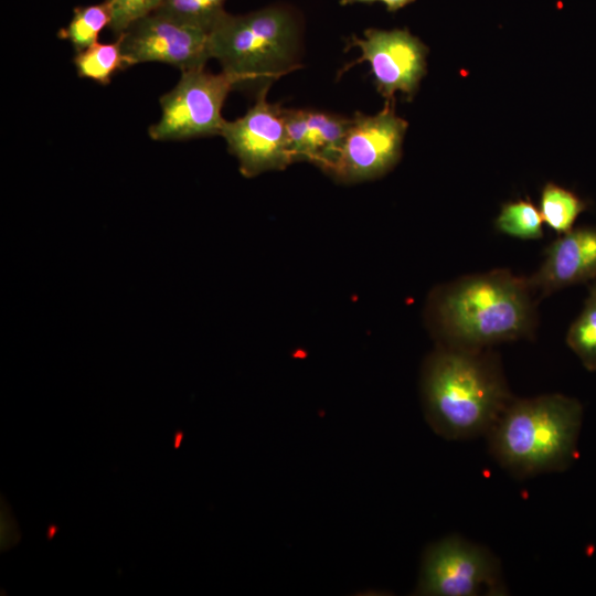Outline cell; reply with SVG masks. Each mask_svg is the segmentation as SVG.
<instances>
[{
	"label": "cell",
	"mask_w": 596,
	"mask_h": 596,
	"mask_svg": "<svg viewBox=\"0 0 596 596\" xmlns=\"http://www.w3.org/2000/svg\"><path fill=\"white\" fill-rule=\"evenodd\" d=\"M529 279L508 270L465 276L443 287L432 315L445 345L469 350L529 338L536 324Z\"/></svg>",
	"instance_id": "6da1fadb"
},
{
	"label": "cell",
	"mask_w": 596,
	"mask_h": 596,
	"mask_svg": "<svg viewBox=\"0 0 596 596\" xmlns=\"http://www.w3.org/2000/svg\"><path fill=\"white\" fill-rule=\"evenodd\" d=\"M423 398L429 424L448 439L488 434L512 401L492 355L447 345L426 362Z\"/></svg>",
	"instance_id": "7a4b0ae2"
},
{
	"label": "cell",
	"mask_w": 596,
	"mask_h": 596,
	"mask_svg": "<svg viewBox=\"0 0 596 596\" xmlns=\"http://www.w3.org/2000/svg\"><path fill=\"white\" fill-rule=\"evenodd\" d=\"M210 57L232 76L235 89L255 95L300 66V31L295 15L281 7L245 14L225 12L210 31Z\"/></svg>",
	"instance_id": "3957f363"
},
{
	"label": "cell",
	"mask_w": 596,
	"mask_h": 596,
	"mask_svg": "<svg viewBox=\"0 0 596 596\" xmlns=\"http://www.w3.org/2000/svg\"><path fill=\"white\" fill-rule=\"evenodd\" d=\"M581 424V406L558 394L511 401L488 432L490 450L517 476L563 468Z\"/></svg>",
	"instance_id": "277c9868"
},
{
	"label": "cell",
	"mask_w": 596,
	"mask_h": 596,
	"mask_svg": "<svg viewBox=\"0 0 596 596\" xmlns=\"http://www.w3.org/2000/svg\"><path fill=\"white\" fill-rule=\"evenodd\" d=\"M235 81L224 72L212 73L205 66L181 72L172 89L161 95V116L148 129L157 141H182L221 136L225 119L222 108Z\"/></svg>",
	"instance_id": "5b68a950"
},
{
	"label": "cell",
	"mask_w": 596,
	"mask_h": 596,
	"mask_svg": "<svg viewBox=\"0 0 596 596\" xmlns=\"http://www.w3.org/2000/svg\"><path fill=\"white\" fill-rule=\"evenodd\" d=\"M416 592L429 596L501 594L499 565L483 547L449 536L425 552Z\"/></svg>",
	"instance_id": "8992f818"
},
{
	"label": "cell",
	"mask_w": 596,
	"mask_h": 596,
	"mask_svg": "<svg viewBox=\"0 0 596 596\" xmlns=\"http://www.w3.org/2000/svg\"><path fill=\"white\" fill-rule=\"evenodd\" d=\"M210 32L162 11L136 21L118 36L127 66L158 62L181 72L211 60Z\"/></svg>",
	"instance_id": "52a82bcc"
},
{
	"label": "cell",
	"mask_w": 596,
	"mask_h": 596,
	"mask_svg": "<svg viewBox=\"0 0 596 596\" xmlns=\"http://www.w3.org/2000/svg\"><path fill=\"white\" fill-rule=\"evenodd\" d=\"M407 123L385 105L376 115L356 111L331 175L340 182L355 183L386 173L398 161Z\"/></svg>",
	"instance_id": "ba28073f"
},
{
	"label": "cell",
	"mask_w": 596,
	"mask_h": 596,
	"mask_svg": "<svg viewBox=\"0 0 596 596\" xmlns=\"http://www.w3.org/2000/svg\"><path fill=\"white\" fill-rule=\"evenodd\" d=\"M269 88L255 95V103L235 120H225L221 136L247 178L283 170L294 162L286 131L284 108L267 100Z\"/></svg>",
	"instance_id": "9c48e42d"
},
{
	"label": "cell",
	"mask_w": 596,
	"mask_h": 596,
	"mask_svg": "<svg viewBox=\"0 0 596 596\" xmlns=\"http://www.w3.org/2000/svg\"><path fill=\"white\" fill-rule=\"evenodd\" d=\"M348 47H358L361 55L341 73L368 62L385 105H394L396 92L412 97L426 72L427 47L406 30L368 29L363 38L353 35Z\"/></svg>",
	"instance_id": "30bf717a"
},
{
	"label": "cell",
	"mask_w": 596,
	"mask_h": 596,
	"mask_svg": "<svg viewBox=\"0 0 596 596\" xmlns=\"http://www.w3.org/2000/svg\"><path fill=\"white\" fill-rule=\"evenodd\" d=\"M596 275V228L571 230L545 249L539 270L529 279L534 290L549 295Z\"/></svg>",
	"instance_id": "8fae6325"
},
{
	"label": "cell",
	"mask_w": 596,
	"mask_h": 596,
	"mask_svg": "<svg viewBox=\"0 0 596 596\" xmlns=\"http://www.w3.org/2000/svg\"><path fill=\"white\" fill-rule=\"evenodd\" d=\"M350 123L351 118L307 109V130L301 161H309L331 174Z\"/></svg>",
	"instance_id": "7c38bea8"
},
{
	"label": "cell",
	"mask_w": 596,
	"mask_h": 596,
	"mask_svg": "<svg viewBox=\"0 0 596 596\" xmlns=\"http://www.w3.org/2000/svg\"><path fill=\"white\" fill-rule=\"evenodd\" d=\"M73 64L78 77L92 79L99 85L110 84L118 72L128 68L118 38L114 42H97L76 52Z\"/></svg>",
	"instance_id": "4fadbf2b"
},
{
	"label": "cell",
	"mask_w": 596,
	"mask_h": 596,
	"mask_svg": "<svg viewBox=\"0 0 596 596\" xmlns=\"http://www.w3.org/2000/svg\"><path fill=\"white\" fill-rule=\"evenodd\" d=\"M111 23V11L107 2L78 6L67 25L60 29L57 36L67 41L73 50L81 52L98 42V36Z\"/></svg>",
	"instance_id": "5bb4252c"
},
{
	"label": "cell",
	"mask_w": 596,
	"mask_h": 596,
	"mask_svg": "<svg viewBox=\"0 0 596 596\" xmlns=\"http://www.w3.org/2000/svg\"><path fill=\"white\" fill-rule=\"evenodd\" d=\"M584 210V203L571 191L554 183H546L541 193L540 212L545 222L557 233H567Z\"/></svg>",
	"instance_id": "9a60e30c"
},
{
	"label": "cell",
	"mask_w": 596,
	"mask_h": 596,
	"mask_svg": "<svg viewBox=\"0 0 596 596\" xmlns=\"http://www.w3.org/2000/svg\"><path fill=\"white\" fill-rule=\"evenodd\" d=\"M542 224L541 212L530 200L505 203L496 220V227L501 233L522 240L541 238Z\"/></svg>",
	"instance_id": "2e32d148"
},
{
	"label": "cell",
	"mask_w": 596,
	"mask_h": 596,
	"mask_svg": "<svg viewBox=\"0 0 596 596\" xmlns=\"http://www.w3.org/2000/svg\"><path fill=\"white\" fill-rule=\"evenodd\" d=\"M566 341L588 369H596V287L590 290L582 313L571 326Z\"/></svg>",
	"instance_id": "e0dca14e"
},
{
	"label": "cell",
	"mask_w": 596,
	"mask_h": 596,
	"mask_svg": "<svg viewBox=\"0 0 596 596\" xmlns=\"http://www.w3.org/2000/svg\"><path fill=\"white\" fill-rule=\"evenodd\" d=\"M226 0H163L159 11L211 31L226 12Z\"/></svg>",
	"instance_id": "ac0fdd59"
},
{
	"label": "cell",
	"mask_w": 596,
	"mask_h": 596,
	"mask_svg": "<svg viewBox=\"0 0 596 596\" xmlns=\"http://www.w3.org/2000/svg\"><path fill=\"white\" fill-rule=\"evenodd\" d=\"M111 11L109 30L121 35L136 21L159 10L163 0H105Z\"/></svg>",
	"instance_id": "d6986e66"
},
{
	"label": "cell",
	"mask_w": 596,
	"mask_h": 596,
	"mask_svg": "<svg viewBox=\"0 0 596 596\" xmlns=\"http://www.w3.org/2000/svg\"><path fill=\"white\" fill-rule=\"evenodd\" d=\"M380 1H382L385 4L387 11L393 12L407 6L408 3L415 0H380Z\"/></svg>",
	"instance_id": "ffe728a7"
},
{
	"label": "cell",
	"mask_w": 596,
	"mask_h": 596,
	"mask_svg": "<svg viewBox=\"0 0 596 596\" xmlns=\"http://www.w3.org/2000/svg\"><path fill=\"white\" fill-rule=\"evenodd\" d=\"M373 1H376V0H340V3L342 6H350L354 3H365V2H373Z\"/></svg>",
	"instance_id": "44dd1931"
}]
</instances>
